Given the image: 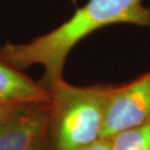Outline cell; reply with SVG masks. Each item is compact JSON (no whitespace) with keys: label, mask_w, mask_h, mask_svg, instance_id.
Instances as JSON below:
<instances>
[{"label":"cell","mask_w":150,"mask_h":150,"mask_svg":"<svg viewBox=\"0 0 150 150\" xmlns=\"http://www.w3.org/2000/svg\"><path fill=\"white\" fill-rule=\"evenodd\" d=\"M143 0H88L67 21L44 35L25 43H7L0 56L21 70L40 65L39 83L51 92L64 81L67 59L76 45L105 26L130 23L150 28V7Z\"/></svg>","instance_id":"6da1fadb"},{"label":"cell","mask_w":150,"mask_h":150,"mask_svg":"<svg viewBox=\"0 0 150 150\" xmlns=\"http://www.w3.org/2000/svg\"><path fill=\"white\" fill-rule=\"evenodd\" d=\"M110 85L74 86L62 82L53 89L47 139L50 150H81L103 137Z\"/></svg>","instance_id":"7a4b0ae2"},{"label":"cell","mask_w":150,"mask_h":150,"mask_svg":"<svg viewBox=\"0 0 150 150\" xmlns=\"http://www.w3.org/2000/svg\"><path fill=\"white\" fill-rule=\"evenodd\" d=\"M150 123V72L123 85L112 86L107 95L103 137Z\"/></svg>","instance_id":"3957f363"},{"label":"cell","mask_w":150,"mask_h":150,"mask_svg":"<svg viewBox=\"0 0 150 150\" xmlns=\"http://www.w3.org/2000/svg\"><path fill=\"white\" fill-rule=\"evenodd\" d=\"M50 103H28L0 126V150H26L47 133Z\"/></svg>","instance_id":"277c9868"},{"label":"cell","mask_w":150,"mask_h":150,"mask_svg":"<svg viewBox=\"0 0 150 150\" xmlns=\"http://www.w3.org/2000/svg\"><path fill=\"white\" fill-rule=\"evenodd\" d=\"M52 93L0 56V103H50Z\"/></svg>","instance_id":"5b68a950"},{"label":"cell","mask_w":150,"mask_h":150,"mask_svg":"<svg viewBox=\"0 0 150 150\" xmlns=\"http://www.w3.org/2000/svg\"><path fill=\"white\" fill-rule=\"evenodd\" d=\"M109 139L111 150H150V123L122 131Z\"/></svg>","instance_id":"8992f818"},{"label":"cell","mask_w":150,"mask_h":150,"mask_svg":"<svg viewBox=\"0 0 150 150\" xmlns=\"http://www.w3.org/2000/svg\"><path fill=\"white\" fill-rule=\"evenodd\" d=\"M28 103H0V126L10 118L21 107Z\"/></svg>","instance_id":"52a82bcc"},{"label":"cell","mask_w":150,"mask_h":150,"mask_svg":"<svg viewBox=\"0 0 150 150\" xmlns=\"http://www.w3.org/2000/svg\"><path fill=\"white\" fill-rule=\"evenodd\" d=\"M81 150H111V143L109 137H101L97 142L82 148Z\"/></svg>","instance_id":"ba28073f"},{"label":"cell","mask_w":150,"mask_h":150,"mask_svg":"<svg viewBox=\"0 0 150 150\" xmlns=\"http://www.w3.org/2000/svg\"><path fill=\"white\" fill-rule=\"evenodd\" d=\"M26 150H50V146L47 139V133L43 137H41L39 139H37L33 144H31Z\"/></svg>","instance_id":"9c48e42d"}]
</instances>
